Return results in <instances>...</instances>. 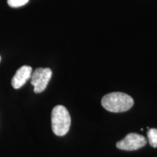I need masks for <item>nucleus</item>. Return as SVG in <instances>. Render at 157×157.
Wrapping results in <instances>:
<instances>
[{
  "instance_id": "7",
  "label": "nucleus",
  "mask_w": 157,
  "mask_h": 157,
  "mask_svg": "<svg viewBox=\"0 0 157 157\" xmlns=\"http://www.w3.org/2000/svg\"><path fill=\"white\" fill-rule=\"evenodd\" d=\"M29 0H7V4L11 7H19L26 5Z\"/></svg>"
},
{
  "instance_id": "2",
  "label": "nucleus",
  "mask_w": 157,
  "mask_h": 157,
  "mask_svg": "<svg viewBox=\"0 0 157 157\" xmlns=\"http://www.w3.org/2000/svg\"><path fill=\"white\" fill-rule=\"evenodd\" d=\"M51 121L52 131L58 136H63L69 131L71 117L68 110L63 105H56L52 109Z\"/></svg>"
},
{
  "instance_id": "4",
  "label": "nucleus",
  "mask_w": 157,
  "mask_h": 157,
  "mask_svg": "<svg viewBox=\"0 0 157 157\" xmlns=\"http://www.w3.org/2000/svg\"><path fill=\"white\" fill-rule=\"evenodd\" d=\"M147 143L146 138L137 133H129L124 138L117 143V147L124 151H135L144 147Z\"/></svg>"
},
{
  "instance_id": "6",
  "label": "nucleus",
  "mask_w": 157,
  "mask_h": 157,
  "mask_svg": "<svg viewBox=\"0 0 157 157\" xmlns=\"http://www.w3.org/2000/svg\"><path fill=\"white\" fill-rule=\"evenodd\" d=\"M147 136H148V142L151 146L154 148H157V129H148Z\"/></svg>"
},
{
  "instance_id": "8",
  "label": "nucleus",
  "mask_w": 157,
  "mask_h": 157,
  "mask_svg": "<svg viewBox=\"0 0 157 157\" xmlns=\"http://www.w3.org/2000/svg\"><path fill=\"white\" fill-rule=\"evenodd\" d=\"M0 60H1V57H0Z\"/></svg>"
},
{
  "instance_id": "5",
  "label": "nucleus",
  "mask_w": 157,
  "mask_h": 157,
  "mask_svg": "<svg viewBox=\"0 0 157 157\" xmlns=\"http://www.w3.org/2000/svg\"><path fill=\"white\" fill-rule=\"evenodd\" d=\"M31 75H32V68L31 66H22L17 70L16 73L12 78V86L15 89H19L26 83V82L31 77Z\"/></svg>"
},
{
  "instance_id": "3",
  "label": "nucleus",
  "mask_w": 157,
  "mask_h": 157,
  "mask_svg": "<svg viewBox=\"0 0 157 157\" xmlns=\"http://www.w3.org/2000/svg\"><path fill=\"white\" fill-rule=\"evenodd\" d=\"M52 74V70L49 68H38L34 71L31 77L34 93H40L46 89Z\"/></svg>"
},
{
  "instance_id": "1",
  "label": "nucleus",
  "mask_w": 157,
  "mask_h": 157,
  "mask_svg": "<svg viewBox=\"0 0 157 157\" xmlns=\"http://www.w3.org/2000/svg\"><path fill=\"white\" fill-rule=\"evenodd\" d=\"M101 104L104 109L110 112L120 113L130 109L134 104V101L126 93L114 92L103 96Z\"/></svg>"
}]
</instances>
